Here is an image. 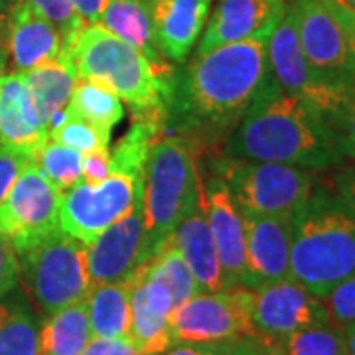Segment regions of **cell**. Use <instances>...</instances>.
<instances>
[{
    "mask_svg": "<svg viewBox=\"0 0 355 355\" xmlns=\"http://www.w3.org/2000/svg\"><path fill=\"white\" fill-rule=\"evenodd\" d=\"M111 355H142L139 354L128 340H111Z\"/></svg>",
    "mask_w": 355,
    "mask_h": 355,
    "instance_id": "46",
    "label": "cell"
},
{
    "mask_svg": "<svg viewBox=\"0 0 355 355\" xmlns=\"http://www.w3.org/2000/svg\"><path fill=\"white\" fill-rule=\"evenodd\" d=\"M202 205L211 237L216 243L223 286H243L247 272L245 221L229 188L219 176H202Z\"/></svg>",
    "mask_w": 355,
    "mask_h": 355,
    "instance_id": "15",
    "label": "cell"
},
{
    "mask_svg": "<svg viewBox=\"0 0 355 355\" xmlns=\"http://www.w3.org/2000/svg\"><path fill=\"white\" fill-rule=\"evenodd\" d=\"M291 8L308 64L331 83L355 91V58L330 0H294Z\"/></svg>",
    "mask_w": 355,
    "mask_h": 355,
    "instance_id": "11",
    "label": "cell"
},
{
    "mask_svg": "<svg viewBox=\"0 0 355 355\" xmlns=\"http://www.w3.org/2000/svg\"><path fill=\"white\" fill-rule=\"evenodd\" d=\"M247 235V272L243 286L261 291L291 279V217H265L243 214Z\"/></svg>",
    "mask_w": 355,
    "mask_h": 355,
    "instance_id": "16",
    "label": "cell"
},
{
    "mask_svg": "<svg viewBox=\"0 0 355 355\" xmlns=\"http://www.w3.org/2000/svg\"><path fill=\"white\" fill-rule=\"evenodd\" d=\"M142 200V180L111 174L99 184L77 182L62 193L60 229L81 243H91Z\"/></svg>",
    "mask_w": 355,
    "mask_h": 355,
    "instance_id": "10",
    "label": "cell"
},
{
    "mask_svg": "<svg viewBox=\"0 0 355 355\" xmlns=\"http://www.w3.org/2000/svg\"><path fill=\"white\" fill-rule=\"evenodd\" d=\"M18 272L44 318L87 298V245L60 227L16 249Z\"/></svg>",
    "mask_w": 355,
    "mask_h": 355,
    "instance_id": "6",
    "label": "cell"
},
{
    "mask_svg": "<svg viewBox=\"0 0 355 355\" xmlns=\"http://www.w3.org/2000/svg\"><path fill=\"white\" fill-rule=\"evenodd\" d=\"M229 355H286L277 340L265 338L261 334H251L233 343Z\"/></svg>",
    "mask_w": 355,
    "mask_h": 355,
    "instance_id": "40",
    "label": "cell"
},
{
    "mask_svg": "<svg viewBox=\"0 0 355 355\" xmlns=\"http://www.w3.org/2000/svg\"><path fill=\"white\" fill-rule=\"evenodd\" d=\"M95 26H101L119 40L127 42L154 67L172 71L154 40L153 10L148 0H107L101 18Z\"/></svg>",
    "mask_w": 355,
    "mask_h": 355,
    "instance_id": "22",
    "label": "cell"
},
{
    "mask_svg": "<svg viewBox=\"0 0 355 355\" xmlns=\"http://www.w3.org/2000/svg\"><path fill=\"white\" fill-rule=\"evenodd\" d=\"M62 191L34 162H28L16 178L0 207V231L10 239L14 251L60 227Z\"/></svg>",
    "mask_w": 355,
    "mask_h": 355,
    "instance_id": "12",
    "label": "cell"
},
{
    "mask_svg": "<svg viewBox=\"0 0 355 355\" xmlns=\"http://www.w3.org/2000/svg\"><path fill=\"white\" fill-rule=\"evenodd\" d=\"M148 259L142 200L99 237L87 243V268L91 284L127 282Z\"/></svg>",
    "mask_w": 355,
    "mask_h": 355,
    "instance_id": "14",
    "label": "cell"
},
{
    "mask_svg": "<svg viewBox=\"0 0 355 355\" xmlns=\"http://www.w3.org/2000/svg\"><path fill=\"white\" fill-rule=\"evenodd\" d=\"M286 355H347L343 328L326 322L277 340Z\"/></svg>",
    "mask_w": 355,
    "mask_h": 355,
    "instance_id": "31",
    "label": "cell"
},
{
    "mask_svg": "<svg viewBox=\"0 0 355 355\" xmlns=\"http://www.w3.org/2000/svg\"><path fill=\"white\" fill-rule=\"evenodd\" d=\"M18 259L10 239L0 231V296L16 288L18 284Z\"/></svg>",
    "mask_w": 355,
    "mask_h": 355,
    "instance_id": "38",
    "label": "cell"
},
{
    "mask_svg": "<svg viewBox=\"0 0 355 355\" xmlns=\"http://www.w3.org/2000/svg\"><path fill=\"white\" fill-rule=\"evenodd\" d=\"M200 191L202 176L190 146L178 137L156 140L142 180V217L148 259L188 216Z\"/></svg>",
    "mask_w": 355,
    "mask_h": 355,
    "instance_id": "5",
    "label": "cell"
},
{
    "mask_svg": "<svg viewBox=\"0 0 355 355\" xmlns=\"http://www.w3.org/2000/svg\"><path fill=\"white\" fill-rule=\"evenodd\" d=\"M81 153L50 139L36 154L34 164L64 193L73 188L77 182H81Z\"/></svg>",
    "mask_w": 355,
    "mask_h": 355,
    "instance_id": "32",
    "label": "cell"
},
{
    "mask_svg": "<svg viewBox=\"0 0 355 355\" xmlns=\"http://www.w3.org/2000/svg\"><path fill=\"white\" fill-rule=\"evenodd\" d=\"M91 338L85 298L44 320L40 328V355H81Z\"/></svg>",
    "mask_w": 355,
    "mask_h": 355,
    "instance_id": "26",
    "label": "cell"
},
{
    "mask_svg": "<svg viewBox=\"0 0 355 355\" xmlns=\"http://www.w3.org/2000/svg\"><path fill=\"white\" fill-rule=\"evenodd\" d=\"M241 214L291 217L314 190V174L298 166L221 156L211 162Z\"/></svg>",
    "mask_w": 355,
    "mask_h": 355,
    "instance_id": "7",
    "label": "cell"
},
{
    "mask_svg": "<svg viewBox=\"0 0 355 355\" xmlns=\"http://www.w3.org/2000/svg\"><path fill=\"white\" fill-rule=\"evenodd\" d=\"M284 8V0H219L198 53L235 42L268 40Z\"/></svg>",
    "mask_w": 355,
    "mask_h": 355,
    "instance_id": "17",
    "label": "cell"
},
{
    "mask_svg": "<svg viewBox=\"0 0 355 355\" xmlns=\"http://www.w3.org/2000/svg\"><path fill=\"white\" fill-rule=\"evenodd\" d=\"M270 77L266 40L235 42L198 53L174 97L190 116L237 123Z\"/></svg>",
    "mask_w": 355,
    "mask_h": 355,
    "instance_id": "2",
    "label": "cell"
},
{
    "mask_svg": "<svg viewBox=\"0 0 355 355\" xmlns=\"http://www.w3.org/2000/svg\"><path fill=\"white\" fill-rule=\"evenodd\" d=\"M331 127L338 137L343 156H349L352 160H355V91L352 99L342 109V113L331 123Z\"/></svg>",
    "mask_w": 355,
    "mask_h": 355,
    "instance_id": "36",
    "label": "cell"
},
{
    "mask_svg": "<svg viewBox=\"0 0 355 355\" xmlns=\"http://www.w3.org/2000/svg\"><path fill=\"white\" fill-rule=\"evenodd\" d=\"M148 2H153V0H148Z\"/></svg>",
    "mask_w": 355,
    "mask_h": 355,
    "instance_id": "50",
    "label": "cell"
},
{
    "mask_svg": "<svg viewBox=\"0 0 355 355\" xmlns=\"http://www.w3.org/2000/svg\"><path fill=\"white\" fill-rule=\"evenodd\" d=\"M4 65H6V55H4V48L0 46V76H4Z\"/></svg>",
    "mask_w": 355,
    "mask_h": 355,
    "instance_id": "49",
    "label": "cell"
},
{
    "mask_svg": "<svg viewBox=\"0 0 355 355\" xmlns=\"http://www.w3.org/2000/svg\"><path fill=\"white\" fill-rule=\"evenodd\" d=\"M28 162H32V160L26 158L24 154L14 153L0 144V207L6 200L12 184L16 182V178L20 176V172L24 170Z\"/></svg>",
    "mask_w": 355,
    "mask_h": 355,
    "instance_id": "37",
    "label": "cell"
},
{
    "mask_svg": "<svg viewBox=\"0 0 355 355\" xmlns=\"http://www.w3.org/2000/svg\"><path fill=\"white\" fill-rule=\"evenodd\" d=\"M345 334V345H347V355H355V322L343 328Z\"/></svg>",
    "mask_w": 355,
    "mask_h": 355,
    "instance_id": "47",
    "label": "cell"
},
{
    "mask_svg": "<svg viewBox=\"0 0 355 355\" xmlns=\"http://www.w3.org/2000/svg\"><path fill=\"white\" fill-rule=\"evenodd\" d=\"M331 324L345 328L355 322V277L340 282L334 291L322 298Z\"/></svg>",
    "mask_w": 355,
    "mask_h": 355,
    "instance_id": "35",
    "label": "cell"
},
{
    "mask_svg": "<svg viewBox=\"0 0 355 355\" xmlns=\"http://www.w3.org/2000/svg\"><path fill=\"white\" fill-rule=\"evenodd\" d=\"M105 4H107V0H73L77 18L83 24V28L95 26L99 22Z\"/></svg>",
    "mask_w": 355,
    "mask_h": 355,
    "instance_id": "43",
    "label": "cell"
},
{
    "mask_svg": "<svg viewBox=\"0 0 355 355\" xmlns=\"http://www.w3.org/2000/svg\"><path fill=\"white\" fill-rule=\"evenodd\" d=\"M128 286V336L130 345L142 355H162L172 342L170 316L160 314L148 304L139 279L130 277Z\"/></svg>",
    "mask_w": 355,
    "mask_h": 355,
    "instance_id": "24",
    "label": "cell"
},
{
    "mask_svg": "<svg viewBox=\"0 0 355 355\" xmlns=\"http://www.w3.org/2000/svg\"><path fill=\"white\" fill-rule=\"evenodd\" d=\"M60 60L73 65L77 79H91L114 91L135 116L166 121L174 103L172 71L154 67L139 50L101 26L81 28Z\"/></svg>",
    "mask_w": 355,
    "mask_h": 355,
    "instance_id": "3",
    "label": "cell"
},
{
    "mask_svg": "<svg viewBox=\"0 0 355 355\" xmlns=\"http://www.w3.org/2000/svg\"><path fill=\"white\" fill-rule=\"evenodd\" d=\"M164 121L153 116H135V125L111 150V174H125L144 180V168L154 142L162 139Z\"/></svg>",
    "mask_w": 355,
    "mask_h": 355,
    "instance_id": "28",
    "label": "cell"
},
{
    "mask_svg": "<svg viewBox=\"0 0 355 355\" xmlns=\"http://www.w3.org/2000/svg\"><path fill=\"white\" fill-rule=\"evenodd\" d=\"M223 156L326 170L342 162L328 119L268 79L223 144Z\"/></svg>",
    "mask_w": 355,
    "mask_h": 355,
    "instance_id": "1",
    "label": "cell"
},
{
    "mask_svg": "<svg viewBox=\"0 0 355 355\" xmlns=\"http://www.w3.org/2000/svg\"><path fill=\"white\" fill-rule=\"evenodd\" d=\"M87 314L93 338L127 340V282H119V284H93L87 294Z\"/></svg>",
    "mask_w": 355,
    "mask_h": 355,
    "instance_id": "27",
    "label": "cell"
},
{
    "mask_svg": "<svg viewBox=\"0 0 355 355\" xmlns=\"http://www.w3.org/2000/svg\"><path fill=\"white\" fill-rule=\"evenodd\" d=\"M326 322H330V316L324 300L294 279L280 280L254 292V334L280 340L288 334Z\"/></svg>",
    "mask_w": 355,
    "mask_h": 355,
    "instance_id": "13",
    "label": "cell"
},
{
    "mask_svg": "<svg viewBox=\"0 0 355 355\" xmlns=\"http://www.w3.org/2000/svg\"><path fill=\"white\" fill-rule=\"evenodd\" d=\"M111 176V150L99 148L81 156V180L89 184H99Z\"/></svg>",
    "mask_w": 355,
    "mask_h": 355,
    "instance_id": "39",
    "label": "cell"
},
{
    "mask_svg": "<svg viewBox=\"0 0 355 355\" xmlns=\"http://www.w3.org/2000/svg\"><path fill=\"white\" fill-rule=\"evenodd\" d=\"M211 0H153L154 40L170 62H184L207 24Z\"/></svg>",
    "mask_w": 355,
    "mask_h": 355,
    "instance_id": "20",
    "label": "cell"
},
{
    "mask_svg": "<svg viewBox=\"0 0 355 355\" xmlns=\"http://www.w3.org/2000/svg\"><path fill=\"white\" fill-rule=\"evenodd\" d=\"M22 77L30 89L42 123L51 130V127L64 116L71 93L76 89L77 73L73 65L58 58L55 62L26 71Z\"/></svg>",
    "mask_w": 355,
    "mask_h": 355,
    "instance_id": "23",
    "label": "cell"
},
{
    "mask_svg": "<svg viewBox=\"0 0 355 355\" xmlns=\"http://www.w3.org/2000/svg\"><path fill=\"white\" fill-rule=\"evenodd\" d=\"M65 113L76 114L95 127L113 130L121 123L125 109L121 97L109 87L91 79H77Z\"/></svg>",
    "mask_w": 355,
    "mask_h": 355,
    "instance_id": "30",
    "label": "cell"
},
{
    "mask_svg": "<svg viewBox=\"0 0 355 355\" xmlns=\"http://www.w3.org/2000/svg\"><path fill=\"white\" fill-rule=\"evenodd\" d=\"M254 291L233 286L219 292H200L170 314L174 343L237 342L254 334Z\"/></svg>",
    "mask_w": 355,
    "mask_h": 355,
    "instance_id": "9",
    "label": "cell"
},
{
    "mask_svg": "<svg viewBox=\"0 0 355 355\" xmlns=\"http://www.w3.org/2000/svg\"><path fill=\"white\" fill-rule=\"evenodd\" d=\"M336 196L355 219V166L345 168L336 176Z\"/></svg>",
    "mask_w": 355,
    "mask_h": 355,
    "instance_id": "42",
    "label": "cell"
},
{
    "mask_svg": "<svg viewBox=\"0 0 355 355\" xmlns=\"http://www.w3.org/2000/svg\"><path fill=\"white\" fill-rule=\"evenodd\" d=\"M38 316L22 291L0 296V355H40Z\"/></svg>",
    "mask_w": 355,
    "mask_h": 355,
    "instance_id": "25",
    "label": "cell"
},
{
    "mask_svg": "<svg viewBox=\"0 0 355 355\" xmlns=\"http://www.w3.org/2000/svg\"><path fill=\"white\" fill-rule=\"evenodd\" d=\"M235 342L216 343H174L162 355H229Z\"/></svg>",
    "mask_w": 355,
    "mask_h": 355,
    "instance_id": "41",
    "label": "cell"
},
{
    "mask_svg": "<svg viewBox=\"0 0 355 355\" xmlns=\"http://www.w3.org/2000/svg\"><path fill=\"white\" fill-rule=\"evenodd\" d=\"M330 6L334 14H336V18H338V22L342 26L343 34H345V40H347V44H349V50L354 53L355 58V12L352 10H347V8H343L340 4H336L334 0H330Z\"/></svg>",
    "mask_w": 355,
    "mask_h": 355,
    "instance_id": "44",
    "label": "cell"
},
{
    "mask_svg": "<svg viewBox=\"0 0 355 355\" xmlns=\"http://www.w3.org/2000/svg\"><path fill=\"white\" fill-rule=\"evenodd\" d=\"M137 272H142L144 277L164 284L170 292V296H172L174 308L182 306L186 300H190L191 296L202 292L198 280L191 275L190 266L186 265V261L182 259L180 251L170 239L150 259H146L137 268Z\"/></svg>",
    "mask_w": 355,
    "mask_h": 355,
    "instance_id": "29",
    "label": "cell"
},
{
    "mask_svg": "<svg viewBox=\"0 0 355 355\" xmlns=\"http://www.w3.org/2000/svg\"><path fill=\"white\" fill-rule=\"evenodd\" d=\"M48 140L50 130L40 119L22 73L0 76V144L34 162Z\"/></svg>",
    "mask_w": 355,
    "mask_h": 355,
    "instance_id": "18",
    "label": "cell"
},
{
    "mask_svg": "<svg viewBox=\"0 0 355 355\" xmlns=\"http://www.w3.org/2000/svg\"><path fill=\"white\" fill-rule=\"evenodd\" d=\"M26 2L62 32L64 48L76 38L77 32L83 28V24L77 18L73 0H26Z\"/></svg>",
    "mask_w": 355,
    "mask_h": 355,
    "instance_id": "34",
    "label": "cell"
},
{
    "mask_svg": "<svg viewBox=\"0 0 355 355\" xmlns=\"http://www.w3.org/2000/svg\"><path fill=\"white\" fill-rule=\"evenodd\" d=\"M334 2L343 6V8H347V10H352V12H355V0H334Z\"/></svg>",
    "mask_w": 355,
    "mask_h": 355,
    "instance_id": "48",
    "label": "cell"
},
{
    "mask_svg": "<svg viewBox=\"0 0 355 355\" xmlns=\"http://www.w3.org/2000/svg\"><path fill=\"white\" fill-rule=\"evenodd\" d=\"M50 139L64 144L67 148H73L77 153L85 154L99 150V148H109L111 130L95 127L76 114L64 113V116L51 127Z\"/></svg>",
    "mask_w": 355,
    "mask_h": 355,
    "instance_id": "33",
    "label": "cell"
},
{
    "mask_svg": "<svg viewBox=\"0 0 355 355\" xmlns=\"http://www.w3.org/2000/svg\"><path fill=\"white\" fill-rule=\"evenodd\" d=\"M64 50V36L26 0H14L6 20V51L16 73L55 62Z\"/></svg>",
    "mask_w": 355,
    "mask_h": 355,
    "instance_id": "19",
    "label": "cell"
},
{
    "mask_svg": "<svg viewBox=\"0 0 355 355\" xmlns=\"http://www.w3.org/2000/svg\"><path fill=\"white\" fill-rule=\"evenodd\" d=\"M170 241L174 243V247L180 251L186 265L190 266L191 275L200 284V291H225L216 243H214L207 219L203 214L202 191H200L198 202L193 203V207L188 211V216L178 223L174 233L170 235Z\"/></svg>",
    "mask_w": 355,
    "mask_h": 355,
    "instance_id": "21",
    "label": "cell"
},
{
    "mask_svg": "<svg viewBox=\"0 0 355 355\" xmlns=\"http://www.w3.org/2000/svg\"><path fill=\"white\" fill-rule=\"evenodd\" d=\"M266 58L270 73L280 89L316 109L328 119L330 125L354 95V91L331 83L308 64L291 6L284 8L275 30L266 40Z\"/></svg>",
    "mask_w": 355,
    "mask_h": 355,
    "instance_id": "8",
    "label": "cell"
},
{
    "mask_svg": "<svg viewBox=\"0 0 355 355\" xmlns=\"http://www.w3.org/2000/svg\"><path fill=\"white\" fill-rule=\"evenodd\" d=\"M284 2H286V0H284Z\"/></svg>",
    "mask_w": 355,
    "mask_h": 355,
    "instance_id": "51",
    "label": "cell"
},
{
    "mask_svg": "<svg viewBox=\"0 0 355 355\" xmlns=\"http://www.w3.org/2000/svg\"><path fill=\"white\" fill-rule=\"evenodd\" d=\"M81 355H111V340L105 338H91Z\"/></svg>",
    "mask_w": 355,
    "mask_h": 355,
    "instance_id": "45",
    "label": "cell"
},
{
    "mask_svg": "<svg viewBox=\"0 0 355 355\" xmlns=\"http://www.w3.org/2000/svg\"><path fill=\"white\" fill-rule=\"evenodd\" d=\"M355 277V219L328 188L312 190L292 216L291 279L326 298Z\"/></svg>",
    "mask_w": 355,
    "mask_h": 355,
    "instance_id": "4",
    "label": "cell"
}]
</instances>
